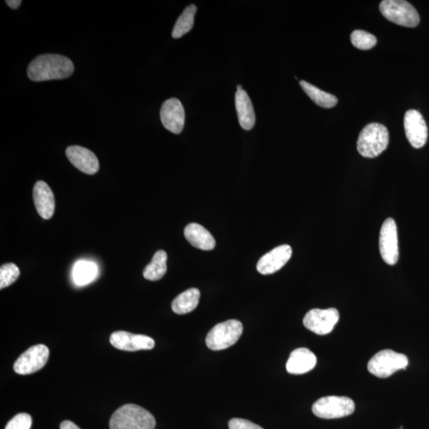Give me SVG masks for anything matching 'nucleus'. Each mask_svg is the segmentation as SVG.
Masks as SVG:
<instances>
[{"mask_svg":"<svg viewBox=\"0 0 429 429\" xmlns=\"http://www.w3.org/2000/svg\"><path fill=\"white\" fill-rule=\"evenodd\" d=\"M163 126L173 134H180L185 126V109L181 101L176 98L168 99L162 104L160 111Z\"/></svg>","mask_w":429,"mask_h":429,"instance_id":"obj_13","label":"nucleus"},{"mask_svg":"<svg viewBox=\"0 0 429 429\" xmlns=\"http://www.w3.org/2000/svg\"><path fill=\"white\" fill-rule=\"evenodd\" d=\"M380 9L386 19L402 27L413 28L420 23V16L415 8L404 0H383Z\"/></svg>","mask_w":429,"mask_h":429,"instance_id":"obj_5","label":"nucleus"},{"mask_svg":"<svg viewBox=\"0 0 429 429\" xmlns=\"http://www.w3.org/2000/svg\"><path fill=\"white\" fill-rule=\"evenodd\" d=\"M200 298V290L188 289L173 300L172 309L178 315L190 314L197 307Z\"/></svg>","mask_w":429,"mask_h":429,"instance_id":"obj_20","label":"nucleus"},{"mask_svg":"<svg viewBox=\"0 0 429 429\" xmlns=\"http://www.w3.org/2000/svg\"><path fill=\"white\" fill-rule=\"evenodd\" d=\"M355 408V403L349 397L328 396L316 401L311 410L320 418L336 419L352 415Z\"/></svg>","mask_w":429,"mask_h":429,"instance_id":"obj_7","label":"nucleus"},{"mask_svg":"<svg viewBox=\"0 0 429 429\" xmlns=\"http://www.w3.org/2000/svg\"><path fill=\"white\" fill-rule=\"evenodd\" d=\"M292 248L289 245H280L263 255L257 263L258 272L263 275L272 274L289 262L292 256Z\"/></svg>","mask_w":429,"mask_h":429,"instance_id":"obj_14","label":"nucleus"},{"mask_svg":"<svg viewBox=\"0 0 429 429\" xmlns=\"http://www.w3.org/2000/svg\"><path fill=\"white\" fill-rule=\"evenodd\" d=\"M6 3L8 6L14 10L19 8L20 5H21V0H6Z\"/></svg>","mask_w":429,"mask_h":429,"instance_id":"obj_30","label":"nucleus"},{"mask_svg":"<svg viewBox=\"0 0 429 429\" xmlns=\"http://www.w3.org/2000/svg\"><path fill=\"white\" fill-rule=\"evenodd\" d=\"M98 275L97 265L85 260H80L74 265L73 279L76 285L82 286L93 282Z\"/></svg>","mask_w":429,"mask_h":429,"instance_id":"obj_22","label":"nucleus"},{"mask_svg":"<svg viewBox=\"0 0 429 429\" xmlns=\"http://www.w3.org/2000/svg\"><path fill=\"white\" fill-rule=\"evenodd\" d=\"M65 153L72 164L86 175H94L99 171L98 158L89 149L80 146H71Z\"/></svg>","mask_w":429,"mask_h":429,"instance_id":"obj_15","label":"nucleus"},{"mask_svg":"<svg viewBox=\"0 0 429 429\" xmlns=\"http://www.w3.org/2000/svg\"><path fill=\"white\" fill-rule=\"evenodd\" d=\"M60 429H80L78 426H76L74 422L70 421H65L60 424Z\"/></svg>","mask_w":429,"mask_h":429,"instance_id":"obj_29","label":"nucleus"},{"mask_svg":"<svg viewBox=\"0 0 429 429\" xmlns=\"http://www.w3.org/2000/svg\"><path fill=\"white\" fill-rule=\"evenodd\" d=\"M33 197L39 216L45 219L52 217L55 209L54 195L47 183L39 181L35 184Z\"/></svg>","mask_w":429,"mask_h":429,"instance_id":"obj_16","label":"nucleus"},{"mask_svg":"<svg viewBox=\"0 0 429 429\" xmlns=\"http://www.w3.org/2000/svg\"><path fill=\"white\" fill-rule=\"evenodd\" d=\"M20 275L19 269L14 263H7L0 268V289L8 287L16 282Z\"/></svg>","mask_w":429,"mask_h":429,"instance_id":"obj_26","label":"nucleus"},{"mask_svg":"<svg viewBox=\"0 0 429 429\" xmlns=\"http://www.w3.org/2000/svg\"><path fill=\"white\" fill-rule=\"evenodd\" d=\"M389 141V131L386 127L372 122L361 131L357 141V150L362 157L374 158L386 150Z\"/></svg>","mask_w":429,"mask_h":429,"instance_id":"obj_3","label":"nucleus"},{"mask_svg":"<svg viewBox=\"0 0 429 429\" xmlns=\"http://www.w3.org/2000/svg\"><path fill=\"white\" fill-rule=\"evenodd\" d=\"M316 357L308 349L300 347L291 352L286 370L289 374L303 375L313 370L316 365Z\"/></svg>","mask_w":429,"mask_h":429,"instance_id":"obj_17","label":"nucleus"},{"mask_svg":"<svg viewBox=\"0 0 429 429\" xmlns=\"http://www.w3.org/2000/svg\"><path fill=\"white\" fill-rule=\"evenodd\" d=\"M156 421L149 411L140 406H121L111 416L110 429H155Z\"/></svg>","mask_w":429,"mask_h":429,"instance_id":"obj_2","label":"nucleus"},{"mask_svg":"<svg viewBox=\"0 0 429 429\" xmlns=\"http://www.w3.org/2000/svg\"><path fill=\"white\" fill-rule=\"evenodd\" d=\"M381 256L388 265H395L399 258L397 229L395 219L388 218L383 223L380 237Z\"/></svg>","mask_w":429,"mask_h":429,"instance_id":"obj_10","label":"nucleus"},{"mask_svg":"<svg viewBox=\"0 0 429 429\" xmlns=\"http://www.w3.org/2000/svg\"><path fill=\"white\" fill-rule=\"evenodd\" d=\"M236 107L240 126L246 131L253 129L255 124V113L252 100L246 91H237Z\"/></svg>","mask_w":429,"mask_h":429,"instance_id":"obj_19","label":"nucleus"},{"mask_svg":"<svg viewBox=\"0 0 429 429\" xmlns=\"http://www.w3.org/2000/svg\"><path fill=\"white\" fill-rule=\"evenodd\" d=\"M243 327L237 320H229L214 327L207 335L206 343L209 349L221 351L237 343Z\"/></svg>","mask_w":429,"mask_h":429,"instance_id":"obj_4","label":"nucleus"},{"mask_svg":"<svg viewBox=\"0 0 429 429\" xmlns=\"http://www.w3.org/2000/svg\"><path fill=\"white\" fill-rule=\"evenodd\" d=\"M50 350L43 344L30 347L19 356L14 364V371L19 375H32L43 368L49 360Z\"/></svg>","mask_w":429,"mask_h":429,"instance_id":"obj_8","label":"nucleus"},{"mask_svg":"<svg viewBox=\"0 0 429 429\" xmlns=\"http://www.w3.org/2000/svg\"><path fill=\"white\" fill-rule=\"evenodd\" d=\"M408 360L404 354L386 349L377 352L371 358L367 364L371 374L381 379H386L399 370H405Z\"/></svg>","mask_w":429,"mask_h":429,"instance_id":"obj_6","label":"nucleus"},{"mask_svg":"<svg viewBox=\"0 0 429 429\" xmlns=\"http://www.w3.org/2000/svg\"><path fill=\"white\" fill-rule=\"evenodd\" d=\"M73 61L59 54H43L34 59L28 66V78L35 82L69 78L74 74Z\"/></svg>","mask_w":429,"mask_h":429,"instance_id":"obj_1","label":"nucleus"},{"mask_svg":"<svg viewBox=\"0 0 429 429\" xmlns=\"http://www.w3.org/2000/svg\"><path fill=\"white\" fill-rule=\"evenodd\" d=\"M184 234L192 247L202 250H212L216 247V240L212 234L200 224H188L184 231Z\"/></svg>","mask_w":429,"mask_h":429,"instance_id":"obj_18","label":"nucleus"},{"mask_svg":"<svg viewBox=\"0 0 429 429\" xmlns=\"http://www.w3.org/2000/svg\"><path fill=\"white\" fill-rule=\"evenodd\" d=\"M300 85L316 104L324 109H331L338 103V99L334 95L326 93L305 80H300Z\"/></svg>","mask_w":429,"mask_h":429,"instance_id":"obj_21","label":"nucleus"},{"mask_svg":"<svg viewBox=\"0 0 429 429\" xmlns=\"http://www.w3.org/2000/svg\"><path fill=\"white\" fill-rule=\"evenodd\" d=\"M237 89H238V91L243 90L242 86L241 85H238L237 86Z\"/></svg>","mask_w":429,"mask_h":429,"instance_id":"obj_31","label":"nucleus"},{"mask_svg":"<svg viewBox=\"0 0 429 429\" xmlns=\"http://www.w3.org/2000/svg\"><path fill=\"white\" fill-rule=\"evenodd\" d=\"M197 11V8L194 4L190 5L185 9V11L177 20L175 28H173L172 32L173 38H180L190 32L193 28L194 18H195Z\"/></svg>","mask_w":429,"mask_h":429,"instance_id":"obj_24","label":"nucleus"},{"mask_svg":"<svg viewBox=\"0 0 429 429\" xmlns=\"http://www.w3.org/2000/svg\"><path fill=\"white\" fill-rule=\"evenodd\" d=\"M32 418L28 413H19L8 423L5 429H30Z\"/></svg>","mask_w":429,"mask_h":429,"instance_id":"obj_27","label":"nucleus"},{"mask_svg":"<svg viewBox=\"0 0 429 429\" xmlns=\"http://www.w3.org/2000/svg\"><path fill=\"white\" fill-rule=\"evenodd\" d=\"M407 140L412 147L420 149L428 140V126L420 111L408 110L404 118Z\"/></svg>","mask_w":429,"mask_h":429,"instance_id":"obj_11","label":"nucleus"},{"mask_svg":"<svg viewBox=\"0 0 429 429\" xmlns=\"http://www.w3.org/2000/svg\"><path fill=\"white\" fill-rule=\"evenodd\" d=\"M110 343L116 349L125 351L151 350L155 345V340L150 336L132 334L124 331L112 333Z\"/></svg>","mask_w":429,"mask_h":429,"instance_id":"obj_12","label":"nucleus"},{"mask_svg":"<svg viewBox=\"0 0 429 429\" xmlns=\"http://www.w3.org/2000/svg\"><path fill=\"white\" fill-rule=\"evenodd\" d=\"M166 262V252L164 250H158L153 257L151 263L143 270V276L152 282L162 279L167 272Z\"/></svg>","mask_w":429,"mask_h":429,"instance_id":"obj_23","label":"nucleus"},{"mask_svg":"<svg viewBox=\"0 0 429 429\" xmlns=\"http://www.w3.org/2000/svg\"><path fill=\"white\" fill-rule=\"evenodd\" d=\"M229 429H264L252 421L242 418H233L228 422Z\"/></svg>","mask_w":429,"mask_h":429,"instance_id":"obj_28","label":"nucleus"},{"mask_svg":"<svg viewBox=\"0 0 429 429\" xmlns=\"http://www.w3.org/2000/svg\"><path fill=\"white\" fill-rule=\"evenodd\" d=\"M352 45L357 49L368 50L375 47L377 44V38L375 35L364 30H356L351 34Z\"/></svg>","mask_w":429,"mask_h":429,"instance_id":"obj_25","label":"nucleus"},{"mask_svg":"<svg viewBox=\"0 0 429 429\" xmlns=\"http://www.w3.org/2000/svg\"><path fill=\"white\" fill-rule=\"evenodd\" d=\"M339 319L340 314L336 309H314L306 314L303 324L306 329L313 333L324 336L330 333L333 330Z\"/></svg>","mask_w":429,"mask_h":429,"instance_id":"obj_9","label":"nucleus"}]
</instances>
